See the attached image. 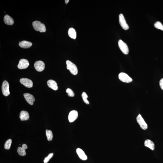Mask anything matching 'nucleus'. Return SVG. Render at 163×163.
Returning <instances> with one entry per match:
<instances>
[{
	"label": "nucleus",
	"instance_id": "412c9836",
	"mask_svg": "<svg viewBox=\"0 0 163 163\" xmlns=\"http://www.w3.org/2000/svg\"><path fill=\"white\" fill-rule=\"evenodd\" d=\"M46 134L47 140L48 141H51L52 140L53 136L52 132L51 130H46Z\"/></svg>",
	"mask_w": 163,
	"mask_h": 163
},
{
	"label": "nucleus",
	"instance_id": "20e7f679",
	"mask_svg": "<svg viewBox=\"0 0 163 163\" xmlns=\"http://www.w3.org/2000/svg\"><path fill=\"white\" fill-rule=\"evenodd\" d=\"M2 90L3 94L5 96H8L10 94L9 84L7 81H5L3 82Z\"/></svg>",
	"mask_w": 163,
	"mask_h": 163
},
{
	"label": "nucleus",
	"instance_id": "f3484780",
	"mask_svg": "<svg viewBox=\"0 0 163 163\" xmlns=\"http://www.w3.org/2000/svg\"><path fill=\"white\" fill-rule=\"evenodd\" d=\"M4 21L6 24L8 25H13L14 23V21L12 18L9 15H6L4 18Z\"/></svg>",
	"mask_w": 163,
	"mask_h": 163
},
{
	"label": "nucleus",
	"instance_id": "4be33fe9",
	"mask_svg": "<svg viewBox=\"0 0 163 163\" xmlns=\"http://www.w3.org/2000/svg\"><path fill=\"white\" fill-rule=\"evenodd\" d=\"M12 140L11 139H9L5 142L4 145V148L6 150H9L10 148Z\"/></svg>",
	"mask_w": 163,
	"mask_h": 163
},
{
	"label": "nucleus",
	"instance_id": "f257e3e1",
	"mask_svg": "<svg viewBox=\"0 0 163 163\" xmlns=\"http://www.w3.org/2000/svg\"><path fill=\"white\" fill-rule=\"evenodd\" d=\"M32 25L35 30L37 31L41 32H44L46 31L45 26L39 21H36L32 23Z\"/></svg>",
	"mask_w": 163,
	"mask_h": 163
},
{
	"label": "nucleus",
	"instance_id": "f03ea898",
	"mask_svg": "<svg viewBox=\"0 0 163 163\" xmlns=\"http://www.w3.org/2000/svg\"><path fill=\"white\" fill-rule=\"evenodd\" d=\"M66 63L67 70H69L70 72L73 75H77L78 74V70L76 65L69 60H67Z\"/></svg>",
	"mask_w": 163,
	"mask_h": 163
},
{
	"label": "nucleus",
	"instance_id": "b1692460",
	"mask_svg": "<svg viewBox=\"0 0 163 163\" xmlns=\"http://www.w3.org/2000/svg\"><path fill=\"white\" fill-rule=\"evenodd\" d=\"M82 99L84 102L87 104H89V102L87 99V98L88 97V95H87L86 93L84 92H83L82 95Z\"/></svg>",
	"mask_w": 163,
	"mask_h": 163
},
{
	"label": "nucleus",
	"instance_id": "1a4fd4ad",
	"mask_svg": "<svg viewBox=\"0 0 163 163\" xmlns=\"http://www.w3.org/2000/svg\"><path fill=\"white\" fill-rule=\"evenodd\" d=\"M29 61L26 59H22L20 60L18 67L19 69H23L27 68L29 66Z\"/></svg>",
	"mask_w": 163,
	"mask_h": 163
},
{
	"label": "nucleus",
	"instance_id": "a211bd4d",
	"mask_svg": "<svg viewBox=\"0 0 163 163\" xmlns=\"http://www.w3.org/2000/svg\"><path fill=\"white\" fill-rule=\"evenodd\" d=\"M19 118L21 121L27 120L29 118V114L28 112L26 111H22L20 114Z\"/></svg>",
	"mask_w": 163,
	"mask_h": 163
},
{
	"label": "nucleus",
	"instance_id": "a878e982",
	"mask_svg": "<svg viewBox=\"0 0 163 163\" xmlns=\"http://www.w3.org/2000/svg\"><path fill=\"white\" fill-rule=\"evenodd\" d=\"M66 92L68 94L69 96L71 97H73L75 95L74 92H73L72 90L70 89V88H68L66 90Z\"/></svg>",
	"mask_w": 163,
	"mask_h": 163
},
{
	"label": "nucleus",
	"instance_id": "6e6552de",
	"mask_svg": "<svg viewBox=\"0 0 163 163\" xmlns=\"http://www.w3.org/2000/svg\"><path fill=\"white\" fill-rule=\"evenodd\" d=\"M21 83L28 88H31L33 86V83L31 80L27 78H22L20 80Z\"/></svg>",
	"mask_w": 163,
	"mask_h": 163
},
{
	"label": "nucleus",
	"instance_id": "dca6fc26",
	"mask_svg": "<svg viewBox=\"0 0 163 163\" xmlns=\"http://www.w3.org/2000/svg\"><path fill=\"white\" fill-rule=\"evenodd\" d=\"M32 43L30 42L26 41H23L19 43V45L21 47L23 48H28L32 46Z\"/></svg>",
	"mask_w": 163,
	"mask_h": 163
},
{
	"label": "nucleus",
	"instance_id": "5701e85b",
	"mask_svg": "<svg viewBox=\"0 0 163 163\" xmlns=\"http://www.w3.org/2000/svg\"><path fill=\"white\" fill-rule=\"evenodd\" d=\"M154 26L157 29H160L163 31V26L161 22H157L155 23Z\"/></svg>",
	"mask_w": 163,
	"mask_h": 163
},
{
	"label": "nucleus",
	"instance_id": "39448f33",
	"mask_svg": "<svg viewBox=\"0 0 163 163\" xmlns=\"http://www.w3.org/2000/svg\"><path fill=\"white\" fill-rule=\"evenodd\" d=\"M119 23L122 29L125 30H127L128 29H129L128 25L126 22L123 15L122 14H120L119 15Z\"/></svg>",
	"mask_w": 163,
	"mask_h": 163
},
{
	"label": "nucleus",
	"instance_id": "423d86ee",
	"mask_svg": "<svg viewBox=\"0 0 163 163\" xmlns=\"http://www.w3.org/2000/svg\"><path fill=\"white\" fill-rule=\"evenodd\" d=\"M119 77L121 81L124 82L130 83L133 80L128 75L124 73H120L119 75Z\"/></svg>",
	"mask_w": 163,
	"mask_h": 163
},
{
	"label": "nucleus",
	"instance_id": "4468645a",
	"mask_svg": "<svg viewBox=\"0 0 163 163\" xmlns=\"http://www.w3.org/2000/svg\"><path fill=\"white\" fill-rule=\"evenodd\" d=\"M47 84L49 87L55 91L57 90L58 89V87L57 86V83L54 80H49L47 81Z\"/></svg>",
	"mask_w": 163,
	"mask_h": 163
},
{
	"label": "nucleus",
	"instance_id": "aec40b11",
	"mask_svg": "<svg viewBox=\"0 0 163 163\" xmlns=\"http://www.w3.org/2000/svg\"><path fill=\"white\" fill-rule=\"evenodd\" d=\"M144 145L153 150L155 149V145L153 142L150 140H146L144 142Z\"/></svg>",
	"mask_w": 163,
	"mask_h": 163
},
{
	"label": "nucleus",
	"instance_id": "393cba45",
	"mask_svg": "<svg viewBox=\"0 0 163 163\" xmlns=\"http://www.w3.org/2000/svg\"><path fill=\"white\" fill-rule=\"evenodd\" d=\"M54 155V154L53 153H50L49 154L47 157H45L44 159V163H47L49 161V160L51 159Z\"/></svg>",
	"mask_w": 163,
	"mask_h": 163
},
{
	"label": "nucleus",
	"instance_id": "9b49d317",
	"mask_svg": "<svg viewBox=\"0 0 163 163\" xmlns=\"http://www.w3.org/2000/svg\"><path fill=\"white\" fill-rule=\"evenodd\" d=\"M78 117V112L76 110H73L70 112L68 116V120L70 122L75 121Z\"/></svg>",
	"mask_w": 163,
	"mask_h": 163
},
{
	"label": "nucleus",
	"instance_id": "f8f14e48",
	"mask_svg": "<svg viewBox=\"0 0 163 163\" xmlns=\"http://www.w3.org/2000/svg\"><path fill=\"white\" fill-rule=\"evenodd\" d=\"M24 96L28 103L31 105H33L34 102L35 101V99L33 95L30 94L26 93L24 94Z\"/></svg>",
	"mask_w": 163,
	"mask_h": 163
},
{
	"label": "nucleus",
	"instance_id": "9d476101",
	"mask_svg": "<svg viewBox=\"0 0 163 163\" xmlns=\"http://www.w3.org/2000/svg\"><path fill=\"white\" fill-rule=\"evenodd\" d=\"M45 65L43 61L39 60L36 61L34 64V67L36 71L38 72H41L44 70Z\"/></svg>",
	"mask_w": 163,
	"mask_h": 163
},
{
	"label": "nucleus",
	"instance_id": "ddd939ff",
	"mask_svg": "<svg viewBox=\"0 0 163 163\" xmlns=\"http://www.w3.org/2000/svg\"><path fill=\"white\" fill-rule=\"evenodd\" d=\"M27 148V145L25 144L22 145V147H18L17 149V152L18 154L22 156H24L26 155V150Z\"/></svg>",
	"mask_w": 163,
	"mask_h": 163
},
{
	"label": "nucleus",
	"instance_id": "bb28decb",
	"mask_svg": "<svg viewBox=\"0 0 163 163\" xmlns=\"http://www.w3.org/2000/svg\"><path fill=\"white\" fill-rule=\"evenodd\" d=\"M160 85L161 89L163 90V78L160 81Z\"/></svg>",
	"mask_w": 163,
	"mask_h": 163
},
{
	"label": "nucleus",
	"instance_id": "7ed1b4c3",
	"mask_svg": "<svg viewBox=\"0 0 163 163\" xmlns=\"http://www.w3.org/2000/svg\"><path fill=\"white\" fill-rule=\"evenodd\" d=\"M118 45L119 48L122 53L127 55L129 53V49L127 44L121 40H120L118 42Z\"/></svg>",
	"mask_w": 163,
	"mask_h": 163
},
{
	"label": "nucleus",
	"instance_id": "cd10ccee",
	"mask_svg": "<svg viewBox=\"0 0 163 163\" xmlns=\"http://www.w3.org/2000/svg\"><path fill=\"white\" fill-rule=\"evenodd\" d=\"M65 3L67 4L69 2V0H65Z\"/></svg>",
	"mask_w": 163,
	"mask_h": 163
},
{
	"label": "nucleus",
	"instance_id": "2eb2a0df",
	"mask_svg": "<svg viewBox=\"0 0 163 163\" xmlns=\"http://www.w3.org/2000/svg\"><path fill=\"white\" fill-rule=\"evenodd\" d=\"M77 153L80 158L83 161H85L87 159V157L85 153L80 148H77L76 150Z\"/></svg>",
	"mask_w": 163,
	"mask_h": 163
},
{
	"label": "nucleus",
	"instance_id": "6ab92c4d",
	"mask_svg": "<svg viewBox=\"0 0 163 163\" xmlns=\"http://www.w3.org/2000/svg\"><path fill=\"white\" fill-rule=\"evenodd\" d=\"M69 36L71 38L75 39L77 37V33L75 29L72 28H70L68 31Z\"/></svg>",
	"mask_w": 163,
	"mask_h": 163
},
{
	"label": "nucleus",
	"instance_id": "0eeeda50",
	"mask_svg": "<svg viewBox=\"0 0 163 163\" xmlns=\"http://www.w3.org/2000/svg\"><path fill=\"white\" fill-rule=\"evenodd\" d=\"M137 123L139 124L142 129L143 130H145L147 128L148 126H147V124L145 122L141 115H139L137 116Z\"/></svg>",
	"mask_w": 163,
	"mask_h": 163
}]
</instances>
